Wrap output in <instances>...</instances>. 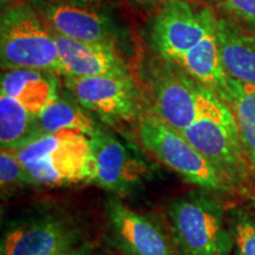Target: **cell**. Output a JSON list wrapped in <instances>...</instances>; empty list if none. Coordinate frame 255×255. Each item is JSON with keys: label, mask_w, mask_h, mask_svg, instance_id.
Masks as SVG:
<instances>
[{"label": "cell", "mask_w": 255, "mask_h": 255, "mask_svg": "<svg viewBox=\"0 0 255 255\" xmlns=\"http://www.w3.org/2000/svg\"><path fill=\"white\" fill-rule=\"evenodd\" d=\"M182 135L214 165L233 190L248 182L252 171L237 119L229 105L206 87L202 89L199 114Z\"/></svg>", "instance_id": "obj_1"}, {"label": "cell", "mask_w": 255, "mask_h": 255, "mask_svg": "<svg viewBox=\"0 0 255 255\" xmlns=\"http://www.w3.org/2000/svg\"><path fill=\"white\" fill-rule=\"evenodd\" d=\"M170 233L178 255H231L229 219L214 197L201 191L186 194L168 209Z\"/></svg>", "instance_id": "obj_2"}, {"label": "cell", "mask_w": 255, "mask_h": 255, "mask_svg": "<svg viewBox=\"0 0 255 255\" xmlns=\"http://www.w3.org/2000/svg\"><path fill=\"white\" fill-rule=\"evenodd\" d=\"M0 59L5 70L34 69L65 76L52 30L28 5L12 6L2 13Z\"/></svg>", "instance_id": "obj_3"}, {"label": "cell", "mask_w": 255, "mask_h": 255, "mask_svg": "<svg viewBox=\"0 0 255 255\" xmlns=\"http://www.w3.org/2000/svg\"><path fill=\"white\" fill-rule=\"evenodd\" d=\"M37 186L88 182L90 137L78 131L45 133L14 151Z\"/></svg>", "instance_id": "obj_4"}, {"label": "cell", "mask_w": 255, "mask_h": 255, "mask_svg": "<svg viewBox=\"0 0 255 255\" xmlns=\"http://www.w3.org/2000/svg\"><path fill=\"white\" fill-rule=\"evenodd\" d=\"M138 136L146 150L181 175L187 182L207 190H233L214 165L196 150L182 133L152 114H143L139 117Z\"/></svg>", "instance_id": "obj_5"}, {"label": "cell", "mask_w": 255, "mask_h": 255, "mask_svg": "<svg viewBox=\"0 0 255 255\" xmlns=\"http://www.w3.org/2000/svg\"><path fill=\"white\" fill-rule=\"evenodd\" d=\"M84 227L70 216L44 213L13 223L1 239L0 255H57L87 240Z\"/></svg>", "instance_id": "obj_6"}, {"label": "cell", "mask_w": 255, "mask_h": 255, "mask_svg": "<svg viewBox=\"0 0 255 255\" xmlns=\"http://www.w3.org/2000/svg\"><path fill=\"white\" fill-rule=\"evenodd\" d=\"M91 157L88 183H95L117 196L132 193L150 177L142 157L100 127L90 136Z\"/></svg>", "instance_id": "obj_7"}, {"label": "cell", "mask_w": 255, "mask_h": 255, "mask_svg": "<svg viewBox=\"0 0 255 255\" xmlns=\"http://www.w3.org/2000/svg\"><path fill=\"white\" fill-rule=\"evenodd\" d=\"M65 85L75 101L104 122H131L142 116L139 95L131 76L66 77Z\"/></svg>", "instance_id": "obj_8"}, {"label": "cell", "mask_w": 255, "mask_h": 255, "mask_svg": "<svg viewBox=\"0 0 255 255\" xmlns=\"http://www.w3.org/2000/svg\"><path fill=\"white\" fill-rule=\"evenodd\" d=\"M214 19L210 8L195 12L186 0H164L151 27L152 46L167 62L180 66Z\"/></svg>", "instance_id": "obj_9"}, {"label": "cell", "mask_w": 255, "mask_h": 255, "mask_svg": "<svg viewBox=\"0 0 255 255\" xmlns=\"http://www.w3.org/2000/svg\"><path fill=\"white\" fill-rule=\"evenodd\" d=\"M110 240L124 255H178L173 237L154 218L130 209L119 197L107 202Z\"/></svg>", "instance_id": "obj_10"}, {"label": "cell", "mask_w": 255, "mask_h": 255, "mask_svg": "<svg viewBox=\"0 0 255 255\" xmlns=\"http://www.w3.org/2000/svg\"><path fill=\"white\" fill-rule=\"evenodd\" d=\"M202 89L191 76L171 66L157 69L150 78V114L182 133L199 114Z\"/></svg>", "instance_id": "obj_11"}, {"label": "cell", "mask_w": 255, "mask_h": 255, "mask_svg": "<svg viewBox=\"0 0 255 255\" xmlns=\"http://www.w3.org/2000/svg\"><path fill=\"white\" fill-rule=\"evenodd\" d=\"M53 32L65 77H129L130 72L114 44H90Z\"/></svg>", "instance_id": "obj_12"}, {"label": "cell", "mask_w": 255, "mask_h": 255, "mask_svg": "<svg viewBox=\"0 0 255 255\" xmlns=\"http://www.w3.org/2000/svg\"><path fill=\"white\" fill-rule=\"evenodd\" d=\"M41 15L51 30L60 36L90 44H114L110 21L95 9L73 2H49Z\"/></svg>", "instance_id": "obj_13"}, {"label": "cell", "mask_w": 255, "mask_h": 255, "mask_svg": "<svg viewBox=\"0 0 255 255\" xmlns=\"http://www.w3.org/2000/svg\"><path fill=\"white\" fill-rule=\"evenodd\" d=\"M215 34L228 77L255 87V33L229 18H216Z\"/></svg>", "instance_id": "obj_14"}, {"label": "cell", "mask_w": 255, "mask_h": 255, "mask_svg": "<svg viewBox=\"0 0 255 255\" xmlns=\"http://www.w3.org/2000/svg\"><path fill=\"white\" fill-rule=\"evenodd\" d=\"M52 73L34 69L6 70L1 76V95L9 96L39 115L56 96Z\"/></svg>", "instance_id": "obj_15"}, {"label": "cell", "mask_w": 255, "mask_h": 255, "mask_svg": "<svg viewBox=\"0 0 255 255\" xmlns=\"http://www.w3.org/2000/svg\"><path fill=\"white\" fill-rule=\"evenodd\" d=\"M215 19L209 25L205 37L186 53L180 66L201 85L221 96L227 88L228 76L220 58Z\"/></svg>", "instance_id": "obj_16"}, {"label": "cell", "mask_w": 255, "mask_h": 255, "mask_svg": "<svg viewBox=\"0 0 255 255\" xmlns=\"http://www.w3.org/2000/svg\"><path fill=\"white\" fill-rule=\"evenodd\" d=\"M41 136L38 115L9 96H0V144L1 149L18 150Z\"/></svg>", "instance_id": "obj_17"}, {"label": "cell", "mask_w": 255, "mask_h": 255, "mask_svg": "<svg viewBox=\"0 0 255 255\" xmlns=\"http://www.w3.org/2000/svg\"><path fill=\"white\" fill-rule=\"evenodd\" d=\"M219 97L229 105L237 119L242 146L255 175V87L228 77L227 88Z\"/></svg>", "instance_id": "obj_18"}, {"label": "cell", "mask_w": 255, "mask_h": 255, "mask_svg": "<svg viewBox=\"0 0 255 255\" xmlns=\"http://www.w3.org/2000/svg\"><path fill=\"white\" fill-rule=\"evenodd\" d=\"M38 124L41 136L70 130L85 133L90 137L100 128L88 110L77 101L71 102L59 98L57 95L38 115Z\"/></svg>", "instance_id": "obj_19"}, {"label": "cell", "mask_w": 255, "mask_h": 255, "mask_svg": "<svg viewBox=\"0 0 255 255\" xmlns=\"http://www.w3.org/2000/svg\"><path fill=\"white\" fill-rule=\"evenodd\" d=\"M233 255H255V203L238 207L229 215Z\"/></svg>", "instance_id": "obj_20"}, {"label": "cell", "mask_w": 255, "mask_h": 255, "mask_svg": "<svg viewBox=\"0 0 255 255\" xmlns=\"http://www.w3.org/2000/svg\"><path fill=\"white\" fill-rule=\"evenodd\" d=\"M0 183L2 199L17 189L37 186L24 164L19 161L17 154L7 149H1L0 154Z\"/></svg>", "instance_id": "obj_21"}, {"label": "cell", "mask_w": 255, "mask_h": 255, "mask_svg": "<svg viewBox=\"0 0 255 255\" xmlns=\"http://www.w3.org/2000/svg\"><path fill=\"white\" fill-rule=\"evenodd\" d=\"M219 5L229 19L255 33V0H221Z\"/></svg>", "instance_id": "obj_22"}, {"label": "cell", "mask_w": 255, "mask_h": 255, "mask_svg": "<svg viewBox=\"0 0 255 255\" xmlns=\"http://www.w3.org/2000/svg\"><path fill=\"white\" fill-rule=\"evenodd\" d=\"M57 255H104L100 251V248L95 246L94 244L90 241L84 242V244L81 245V246L73 248V250L65 252V253H60Z\"/></svg>", "instance_id": "obj_23"}, {"label": "cell", "mask_w": 255, "mask_h": 255, "mask_svg": "<svg viewBox=\"0 0 255 255\" xmlns=\"http://www.w3.org/2000/svg\"><path fill=\"white\" fill-rule=\"evenodd\" d=\"M15 1H17V0H0V2H1V7H2V8L6 7V6L13 4V2H15Z\"/></svg>", "instance_id": "obj_24"}, {"label": "cell", "mask_w": 255, "mask_h": 255, "mask_svg": "<svg viewBox=\"0 0 255 255\" xmlns=\"http://www.w3.org/2000/svg\"><path fill=\"white\" fill-rule=\"evenodd\" d=\"M136 1L142 2V4H152V2L159 1V0H136Z\"/></svg>", "instance_id": "obj_25"}, {"label": "cell", "mask_w": 255, "mask_h": 255, "mask_svg": "<svg viewBox=\"0 0 255 255\" xmlns=\"http://www.w3.org/2000/svg\"><path fill=\"white\" fill-rule=\"evenodd\" d=\"M207 2H210V4H220L221 0H206Z\"/></svg>", "instance_id": "obj_26"}]
</instances>
